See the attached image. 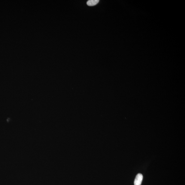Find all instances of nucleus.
I'll return each mask as SVG.
<instances>
[{
    "instance_id": "1",
    "label": "nucleus",
    "mask_w": 185,
    "mask_h": 185,
    "mask_svg": "<svg viewBox=\"0 0 185 185\" xmlns=\"http://www.w3.org/2000/svg\"><path fill=\"white\" fill-rule=\"evenodd\" d=\"M143 179V175L141 174H138L136 175V177L134 181V185H141Z\"/></svg>"
},
{
    "instance_id": "2",
    "label": "nucleus",
    "mask_w": 185,
    "mask_h": 185,
    "mask_svg": "<svg viewBox=\"0 0 185 185\" xmlns=\"http://www.w3.org/2000/svg\"><path fill=\"white\" fill-rule=\"evenodd\" d=\"M99 2V0H89L87 2V4L89 6H92L96 5Z\"/></svg>"
}]
</instances>
